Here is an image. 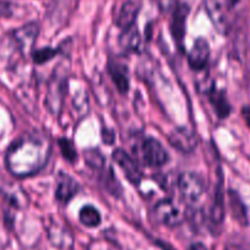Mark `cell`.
<instances>
[{
  "mask_svg": "<svg viewBox=\"0 0 250 250\" xmlns=\"http://www.w3.org/2000/svg\"><path fill=\"white\" fill-rule=\"evenodd\" d=\"M52 145L44 134H25L14 141L6 152V168L18 178L37 174L49 160Z\"/></svg>",
  "mask_w": 250,
  "mask_h": 250,
  "instance_id": "6da1fadb",
  "label": "cell"
},
{
  "mask_svg": "<svg viewBox=\"0 0 250 250\" xmlns=\"http://www.w3.org/2000/svg\"><path fill=\"white\" fill-rule=\"evenodd\" d=\"M178 189L187 204H196L205 194V180L200 174L185 172L178 178Z\"/></svg>",
  "mask_w": 250,
  "mask_h": 250,
  "instance_id": "7a4b0ae2",
  "label": "cell"
},
{
  "mask_svg": "<svg viewBox=\"0 0 250 250\" xmlns=\"http://www.w3.org/2000/svg\"><path fill=\"white\" fill-rule=\"evenodd\" d=\"M153 217L161 225L167 227H177L185 220V212L178 204L170 199H165L156 204L153 208Z\"/></svg>",
  "mask_w": 250,
  "mask_h": 250,
  "instance_id": "3957f363",
  "label": "cell"
},
{
  "mask_svg": "<svg viewBox=\"0 0 250 250\" xmlns=\"http://www.w3.org/2000/svg\"><path fill=\"white\" fill-rule=\"evenodd\" d=\"M139 157L148 167H161L168 162V153L162 144L152 138H147L141 143Z\"/></svg>",
  "mask_w": 250,
  "mask_h": 250,
  "instance_id": "277c9868",
  "label": "cell"
},
{
  "mask_svg": "<svg viewBox=\"0 0 250 250\" xmlns=\"http://www.w3.org/2000/svg\"><path fill=\"white\" fill-rule=\"evenodd\" d=\"M113 161L119 166L120 169L125 174L126 179L134 185H138L143 179V173L139 168L138 163L133 160L130 155L125 152L122 148H117L113 152Z\"/></svg>",
  "mask_w": 250,
  "mask_h": 250,
  "instance_id": "5b68a950",
  "label": "cell"
},
{
  "mask_svg": "<svg viewBox=\"0 0 250 250\" xmlns=\"http://www.w3.org/2000/svg\"><path fill=\"white\" fill-rule=\"evenodd\" d=\"M38 28L37 23H27V25L22 26V27L18 28L13 32V41L15 42L16 47L20 50L22 54L30 53L32 50L33 45H35L36 40L38 36Z\"/></svg>",
  "mask_w": 250,
  "mask_h": 250,
  "instance_id": "8992f818",
  "label": "cell"
},
{
  "mask_svg": "<svg viewBox=\"0 0 250 250\" xmlns=\"http://www.w3.org/2000/svg\"><path fill=\"white\" fill-rule=\"evenodd\" d=\"M208 58H210V45H208V41L204 38H198L194 42L193 48L188 55L189 65L194 70L201 71L208 65Z\"/></svg>",
  "mask_w": 250,
  "mask_h": 250,
  "instance_id": "52a82bcc",
  "label": "cell"
},
{
  "mask_svg": "<svg viewBox=\"0 0 250 250\" xmlns=\"http://www.w3.org/2000/svg\"><path fill=\"white\" fill-rule=\"evenodd\" d=\"M225 218V196H223V177L218 170L217 183H216L215 198L210 212V222L212 226H221Z\"/></svg>",
  "mask_w": 250,
  "mask_h": 250,
  "instance_id": "ba28073f",
  "label": "cell"
},
{
  "mask_svg": "<svg viewBox=\"0 0 250 250\" xmlns=\"http://www.w3.org/2000/svg\"><path fill=\"white\" fill-rule=\"evenodd\" d=\"M170 145L182 152H191L196 147V136L191 130L187 128L175 129L168 138Z\"/></svg>",
  "mask_w": 250,
  "mask_h": 250,
  "instance_id": "9c48e42d",
  "label": "cell"
},
{
  "mask_svg": "<svg viewBox=\"0 0 250 250\" xmlns=\"http://www.w3.org/2000/svg\"><path fill=\"white\" fill-rule=\"evenodd\" d=\"M188 14H189V6L185 5V4H177L174 6L172 19V35L179 48L183 47Z\"/></svg>",
  "mask_w": 250,
  "mask_h": 250,
  "instance_id": "30bf717a",
  "label": "cell"
},
{
  "mask_svg": "<svg viewBox=\"0 0 250 250\" xmlns=\"http://www.w3.org/2000/svg\"><path fill=\"white\" fill-rule=\"evenodd\" d=\"M79 191V183L65 173H60L57 179L55 196L60 203H69Z\"/></svg>",
  "mask_w": 250,
  "mask_h": 250,
  "instance_id": "8fae6325",
  "label": "cell"
},
{
  "mask_svg": "<svg viewBox=\"0 0 250 250\" xmlns=\"http://www.w3.org/2000/svg\"><path fill=\"white\" fill-rule=\"evenodd\" d=\"M64 86H65V80L62 76L54 75L52 78V81L49 83V90H48L47 100H45V104H47L48 109L52 113L59 112L60 107H62V93H64Z\"/></svg>",
  "mask_w": 250,
  "mask_h": 250,
  "instance_id": "7c38bea8",
  "label": "cell"
},
{
  "mask_svg": "<svg viewBox=\"0 0 250 250\" xmlns=\"http://www.w3.org/2000/svg\"><path fill=\"white\" fill-rule=\"evenodd\" d=\"M139 10H140V4L134 0H129L120 9L117 18V25L122 28L123 31L131 27L135 23L136 18H138Z\"/></svg>",
  "mask_w": 250,
  "mask_h": 250,
  "instance_id": "4fadbf2b",
  "label": "cell"
},
{
  "mask_svg": "<svg viewBox=\"0 0 250 250\" xmlns=\"http://www.w3.org/2000/svg\"><path fill=\"white\" fill-rule=\"evenodd\" d=\"M109 74L120 93H126L129 90V76L126 65L119 62H109Z\"/></svg>",
  "mask_w": 250,
  "mask_h": 250,
  "instance_id": "5bb4252c",
  "label": "cell"
},
{
  "mask_svg": "<svg viewBox=\"0 0 250 250\" xmlns=\"http://www.w3.org/2000/svg\"><path fill=\"white\" fill-rule=\"evenodd\" d=\"M205 5L216 30L220 31L221 33L225 32L226 28H227V19H226V14L222 5L218 3V0H205Z\"/></svg>",
  "mask_w": 250,
  "mask_h": 250,
  "instance_id": "9a60e30c",
  "label": "cell"
},
{
  "mask_svg": "<svg viewBox=\"0 0 250 250\" xmlns=\"http://www.w3.org/2000/svg\"><path fill=\"white\" fill-rule=\"evenodd\" d=\"M208 96L211 104H212V108L215 109L216 114H217V117L227 118L230 113V105L229 103H228L227 98H226L225 92L213 88Z\"/></svg>",
  "mask_w": 250,
  "mask_h": 250,
  "instance_id": "2e32d148",
  "label": "cell"
},
{
  "mask_svg": "<svg viewBox=\"0 0 250 250\" xmlns=\"http://www.w3.org/2000/svg\"><path fill=\"white\" fill-rule=\"evenodd\" d=\"M228 198H229V208L230 211H232L233 218L238 221L240 225L245 226L248 223V216L244 203H243L240 196L235 191L230 190L229 194H228Z\"/></svg>",
  "mask_w": 250,
  "mask_h": 250,
  "instance_id": "e0dca14e",
  "label": "cell"
},
{
  "mask_svg": "<svg viewBox=\"0 0 250 250\" xmlns=\"http://www.w3.org/2000/svg\"><path fill=\"white\" fill-rule=\"evenodd\" d=\"M140 42L141 38L136 26H131V27L124 30V33L120 37V44H122V47L126 50H131V52H135V50L139 49Z\"/></svg>",
  "mask_w": 250,
  "mask_h": 250,
  "instance_id": "ac0fdd59",
  "label": "cell"
},
{
  "mask_svg": "<svg viewBox=\"0 0 250 250\" xmlns=\"http://www.w3.org/2000/svg\"><path fill=\"white\" fill-rule=\"evenodd\" d=\"M79 218H80V222L83 223L86 227H97L101 223V213L98 212V210L93 206L87 205L83 206L80 211V215H79Z\"/></svg>",
  "mask_w": 250,
  "mask_h": 250,
  "instance_id": "d6986e66",
  "label": "cell"
},
{
  "mask_svg": "<svg viewBox=\"0 0 250 250\" xmlns=\"http://www.w3.org/2000/svg\"><path fill=\"white\" fill-rule=\"evenodd\" d=\"M59 147L62 156H64L69 162L74 163L78 160V152H76L75 146H74V144L71 143L70 140H68V139H60Z\"/></svg>",
  "mask_w": 250,
  "mask_h": 250,
  "instance_id": "ffe728a7",
  "label": "cell"
},
{
  "mask_svg": "<svg viewBox=\"0 0 250 250\" xmlns=\"http://www.w3.org/2000/svg\"><path fill=\"white\" fill-rule=\"evenodd\" d=\"M85 161L90 167L95 169H100L104 166V157L98 150L85 151Z\"/></svg>",
  "mask_w": 250,
  "mask_h": 250,
  "instance_id": "44dd1931",
  "label": "cell"
},
{
  "mask_svg": "<svg viewBox=\"0 0 250 250\" xmlns=\"http://www.w3.org/2000/svg\"><path fill=\"white\" fill-rule=\"evenodd\" d=\"M57 53L58 50L53 49V48H43V49L35 52V54H33V60H35V62H37V64H44L45 62H49L50 59H53V58L57 55Z\"/></svg>",
  "mask_w": 250,
  "mask_h": 250,
  "instance_id": "7402d4cb",
  "label": "cell"
},
{
  "mask_svg": "<svg viewBox=\"0 0 250 250\" xmlns=\"http://www.w3.org/2000/svg\"><path fill=\"white\" fill-rule=\"evenodd\" d=\"M158 5H160V9L165 13L169 11L170 9H173L175 6L174 0H157Z\"/></svg>",
  "mask_w": 250,
  "mask_h": 250,
  "instance_id": "603a6c76",
  "label": "cell"
},
{
  "mask_svg": "<svg viewBox=\"0 0 250 250\" xmlns=\"http://www.w3.org/2000/svg\"><path fill=\"white\" fill-rule=\"evenodd\" d=\"M242 117L243 119H244L245 124H247L250 129V105H245V107L242 108Z\"/></svg>",
  "mask_w": 250,
  "mask_h": 250,
  "instance_id": "cb8c5ba5",
  "label": "cell"
},
{
  "mask_svg": "<svg viewBox=\"0 0 250 250\" xmlns=\"http://www.w3.org/2000/svg\"><path fill=\"white\" fill-rule=\"evenodd\" d=\"M188 250H208V249L203 244V243H194V244H191L190 247H189V249Z\"/></svg>",
  "mask_w": 250,
  "mask_h": 250,
  "instance_id": "d4e9b609",
  "label": "cell"
},
{
  "mask_svg": "<svg viewBox=\"0 0 250 250\" xmlns=\"http://www.w3.org/2000/svg\"><path fill=\"white\" fill-rule=\"evenodd\" d=\"M223 1H225V4L228 8H233V6H235L239 3V0H223Z\"/></svg>",
  "mask_w": 250,
  "mask_h": 250,
  "instance_id": "484cf974",
  "label": "cell"
}]
</instances>
